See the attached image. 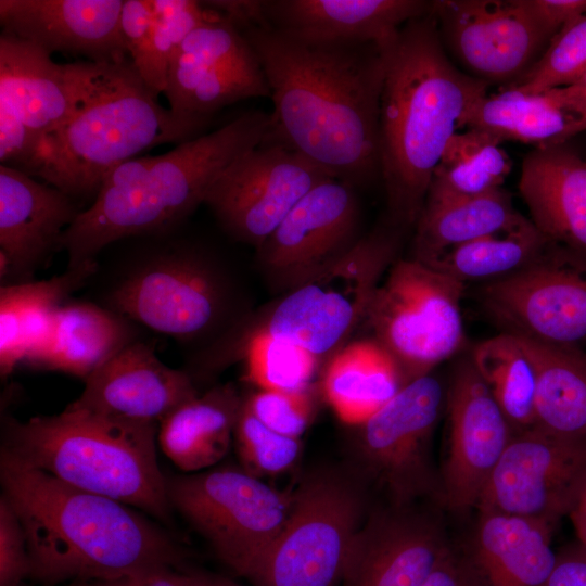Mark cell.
Instances as JSON below:
<instances>
[{"mask_svg": "<svg viewBox=\"0 0 586 586\" xmlns=\"http://www.w3.org/2000/svg\"><path fill=\"white\" fill-rule=\"evenodd\" d=\"M244 359L245 378L259 390L298 392L310 388L323 366L310 353L285 340L255 334L232 342L200 360L199 374L211 373Z\"/></svg>", "mask_w": 586, "mask_h": 586, "instance_id": "35", "label": "cell"}, {"mask_svg": "<svg viewBox=\"0 0 586 586\" xmlns=\"http://www.w3.org/2000/svg\"><path fill=\"white\" fill-rule=\"evenodd\" d=\"M470 359L512 431L534 426L536 375L519 337L501 332L477 344Z\"/></svg>", "mask_w": 586, "mask_h": 586, "instance_id": "36", "label": "cell"}, {"mask_svg": "<svg viewBox=\"0 0 586 586\" xmlns=\"http://www.w3.org/2000/svg\"><path fill=\"white\" fill-rule=\"evenodd\" d=\"M402 231L386 221L361 237L331 267L279 295L266 313L242 317L219 347L267 334L298 345L324 366L362 324L378 284L396 260Z\"/></svg>", "mask_w": 586, "mask_h": 586, "instance_id": "8", "label": "cell"}, {"mask_svg": "<svg viewBox=\"0 0 586 586\" xmlns=\"http://www.w3.org/2000/svg\"><path fill=\"white\" fill-rule=\"evenodd\" d=\"M177 511L234 575H255L280 536L290 511L284 494L242 468L218 467L165 475Z\"/></svg>", "mask_w": 586, "mask_h": 586, "instance_id": "10", "label": "cell"}, {"mask_svg": "<svg viewBox=\"0 0 586 586\" xmlns=\"http://www.w3.org/2000/svg\"><path fill=\"white\" fill-rule=\"evenodd\" d=\"M97 260L67 268L49 280L0 289V372L5 378L46 345L54 317L68 296L98 271Z\"/></svg>", "mask_w": 586, "mask_h": 586, "instance_id": "28", "label": "cell"}, {"mask_svg": "<svg viewBox=\"0 0 586 586\" xmlns=\"http://www.w3.org/2000/svg\"><path fill=\"white\" fill-rule=\"evenodd\" d=\"M527 220L502 188L473 198L425 201L415 225L411 258L426 265L456 246L512 230Z\"/></svg>", "mask_w": 586, "mask_h": 586, "instance_id": "32", "label": "cell"}, {"mask_svg": "<svg viewBox=\"0 0 586 586\" xmlns=\"http://www.w3.org/2000/svg\"><path fill=\"white\" fill-rule=\"evenodd\" d=\"M80 212L60 189L0 165L1 285L33 281Z\"/></svg>", "mask_w": 586, "mask_h": 586, "instance_id": "21", "label": "cell"}, {"mask_svg": "<svg viewBox=\"0 0 586 586\" xmlns=\"http://www.w3.org/2000/svg\"><path fill=\"white\" fill-rule=\"evenodd\" d=\"M564 88H566L571 93L586 99V72L573 85Z\"/></svg>", "mask_w": 586, "mask_h": 586, "instance_id": "52", "label": "cell"}, {"mask_svg": "<svg viewBox=\"0 0 586 586\" xmlns=\"http://www.w3.org/2000/svg\"><path fill=\"white\" fill-rule=\"evenodd\" d=\"M524 4L550 38L570 21L586 14V0H524Z\"/></svg>", "mask_w": 586, "mask_h": 586, "instance_id": "47", "label": "cell"}, {"mask_svg": "<svg viewBox=\"0 0 586 586\" xmlns=\"http://www.w3.org/2000/svg\"><path fill=\"white\" fill-rule=\"evenodd\" d=\"M168 233L151 235L122 263L102 306L177 342L212 346L243 317L230 276L213 255Z\"/></svg>", "mask_w": 586, "mask_h": 586, "instance_id": "7", "label": "cell"}, {"mask_svg": "<svg viewBox=\"0 0 586 586\" xmlns=\"http://www.w3.org/2000/svg\"><path fill=\"white\" fill-rule=\"evenodd\" d=\"M479 295L502 332L586 349V254L550 242L522 269L485 282Z\"/></svg>", "mask_w": 586, "mask_h": 586, "instance_id": "13", "label": "cell"}, {"mask_svg": "<svg viewBox=\"0 0 586 586\" xmlns=\"http://www.w3.org/2000/svg\"><path fill=\"white\" fill-rule=\"evenodd\" d=\"M114 586H190L188 570L161 566L111 581Z\"/></svg>", "mask_w": 586, "mask_h": 586, "instance_id": "49", "label": "cell"}, {"mask_svg": "<svg viewBox=\"0 0 586 586\" xmlns=\"http://www.w3.org/2000/svg\"><path fill=\"white\" fill-rule=\"evenodd\" d=\"M585 72L586 14L566 23L527 72L509 86L531 91L564 88Z\"/></svg>", "mask_w": 586, "mask_h": 586, "instance_id": "39", "label": "cell"}, {"mask_svg": "<svg viewBox=\"0 0 586 586\" xmlns=\"http://www.w3.org/2000/svg\"><path fill=\"white\" fill-rule=\"evenodd\" d=\"M446 409L449 435L440 472L442 504L462 512L476 508L513 431L470 357L454 370Z\"/></svg>", "mask_w": 586, "mask_h": 586, "instance_id": "18", "label": "cell"}, {"mask_svg": "<svg viewBox=\"0 0 586 586\" xmlns=\"http://www.w3.org/2000/svg\"><path fill=\"white\" fill-rule=\"evenodd\" d=\"M468 547L489 586H540L556 560L552 522L479 512Z\"/></svg>", "mask_w": 586, "mask_h": 586, "instance_id": "29", "label": "cell"}, {"mask_svg": "<svg viewBox=\"0 0 586 586\" xmlns=\"http://www.w3.org/2000/svg\"><path fill=\"white\" fill-rule=\"evenodd\" d=\"M0 483L26 535L30 579L43 586L184 570L183 548L128 505L68 485L3 449Z\"/></svg>", "mask_w": 586, "mask_h": 586, "instance_id": "2", "label": "cell"}, {"mask_svg": "<svg viewBox=\"0 0 586 586\" xmlns=\"http://www.w3.org/2000/svg\"><path fill=\"white\" fill-rule=\"evenodd\" d=\"M233 438L242 469L257 477L278 475L292 469L302 453L300 438L266 426L249 410L244 398Z\"/></svg>", "mask_w": 586, "mask_h": 586, "instance_id": "40", "label": "cell"}, {"mask_svg": "<svg viewBox=\"0 0 586 586\" xmlns=\"http://www.w3.org/2000/svg\"><path fill=\"white\" fill-rule=\"evenodd\" d=\"M571 513L586 514V477L578 494L575 507Z\"/></svg>", "mask_w": 586, "mask_h": 586, "instance_id": "53", "label": "cell"}, {"mask_svg": "<svg viewBox=\"0 0 586 586\" xmlns=\"http://www.w3.org/2000/svg\"><path fill=\"white\" fill-rule=\"evenodd\" d=\"M370 488L347 463L306 472L290 493L284 527L253 586H340Z\"/></svg>", "mask_w": 586, "mask_h": 586, "instance_id": "9", "label": "cell"}, {"mask_svg": "<svg viewBox=\"0 0 586 586\" xmlns=\"http://www.w3.org/2000/svg\"><path fill=\"white\" fill-rule=\"evenodd\" d=\"M188 572L190 575V586H217L213 574L189 570Z\"/></svg>", "mask_w": 586, "mask_h": 586, "instance_id": "50", "label": "cell"}, {"mask_svg": "<svg viewBox=\"0 0 586 586\" xmlns=\"http://www.w3.org/2000/svg\"><path fill=\"white\" fill-rule=\"evenodd\" d=\"M157 423L69 406L59 415L2 420L1 449L74 487L169 522L171 507L156 455Z\"/></svg>", "mask_w": 586, "mask_h": 586, "instance_id": "6", "label": "cell"}, {"mask_svg": "<svg viewBox=\"0 0 586 586\" xmlns=\"http://www.w3.org/2000/svg\"><path fill=\"white\" fill-rule=\"evenodd\" d=\"M242 404L230 383L182 403L158 423L162 451L187 473L215 466L230 448Z\"/></svg>", "mask_w": 586, "mask_h": 586, "instance_id": "30", "label": "cell"}, {"mask_svg": "<svg viewBox=\"0 0 586 586\" xmlns=\"http://www.w3.org/2000/svg\"><path fill=\"white\" fill-rule=\"evenodd\" d=\"M120 30L129 58L140 77L155 93L165 92L167 78L157 63L152 0H124Z\"/></svg>", "mask_w": 586, "mask_h": 586, "instance_id": "41", "label": "cell"}, {"mask_svg": "<svg viewBox=\"0 0 586 586\" xmlns=\"http://www.w3.org/2000/svg\"><path fill=\"white\" fill-rule=\"evenodd\" d=\"M155 12V50L161 72L167 78L171 59L184 38L211 13L193 0H152Z\"/></svg>", "mask_w": 586, "mask_h": 586, "instance_id": "43", "label": "cell"}, {"mask_svg": "<svg viewBox=\"0 0 586 586\" xmlns=\"http://www.w3.org/2000/svg\"><path fill=\"white\" fill-rule=\"evenodd\" d=\"M30 559L22 523L0 497V586H22L30 579Z\"/></svg>", "mask_w": 586, "mask_h": 586, "instance_id": "44", "label": "cell"}, {"mask_svg": "<svg viewBox=\"0 0 586 586\" xmlns=\"http://www.w3.org/2000/svg\"><path fill=\"white\" fill-rule=\"evenodd\" d=\"M518 337L536 375L534 426L586 438V349Z\"/></svg>", "mask_w": 586, "mask_h": 586, "instance_id": "33", "label": "cell"}, {"mask_svg": "<svg viewBox=\"0 0 586 586\" xmlns=\"http://www.w3.org/2000/svg\"><path fill=\"white\" fill-rule=\"evenodd\" d=\"M327 178L332 177L294 150L265 139L224 171L204 203L229 237L257 249Z\"/></svg>", "mask_w": 586, "mask_h": 586, "instance_id": "15", "label": "cell"}, {"mask_svg": "<svg viewBox=\"0 0 586 586\" xmlns=\"http://www.w3.org/2000/svg\"><path fill=\"white\" fill-rule=\"evenodd\" d=\"M550 242L528 219L512 230L456 246L437 256L426 266L463 283L488 282L522 269L532 263Z\"/></svg>", "mask_w": 586, "mask_h": 586, "instance_id": "37", "label": "cell"}, {"mask_svg": "<svg viewBox=\"0 0 586 586\" xmlns=\"http://www.w3.org/2000/svg\"><path fill=\"white\" fill-rule=\"evenodd\" d=\"M40 140L15 110L0 99V163L25 174L30 169Z\"/></svg>", "mask_w": 586, "mask_h": 586, "instance_id": "45", "label": "cell"}, {"mask_svg": "<svg viewBox=\"0 0 586 586\" xmlns=\"http://www.w3.org/2000/svg\"><path fill=\"white\" fill-rule=\"evenodd\" d=\"M586 477V438L537 426L513 432L476 505L557 523L570 514Z\"/></svg>", "mask_w": 586, "mask_h": 586, "instance_id": "14", "label": "cell"}, {"mask_svg": "<svg viewBox=\"0 0 586 586\" xmlns=\"http://www.w3.org/2000/svg\"><path fill=\"white\" fill-rule=\"evenodd\" d=\"M69 407L135 422L160 423L182 403L199 395L186 370L164 365L151 345L137 340L85 381Z\"/></svg>", "mask_w": 586, "mask_h": 586, "instance_id": "22", "label": "cell"}, {"mask_svg": "<svg viewBox=\"0 0 586 586\" xmlns=\"http://www.w3.org/2000/svg\"><path fill=\"white\" fill-rule=\"evenodd\" d=\"M405 384L394 358L371 337L349 341L322 368L323 396L348 425L365 421Z\"/></svg>", "mask_w": 586, "mask_h": 586, "instance_id": "31", "label": "cell"}, {"mask_svg": "<svg viewBox=\"0 0 586 586\" xmlns=\"http://www.w3.org/2000/svg\"><path fill=\"white\" fill-rule=\"evenodd\" d=\"M540 586H586V546L577 542L557 552Z\"/></svg>", "mask_w": 586, "mask_h": 586, "instance_id": "48", "label": "cell"}, {"mask_svg": "<svg viewBox=\"0 0 586 586\" xmlns=\"http://www.w3.org/2000/svg\"><path fill=\"white\" fill-rule=\"evenodd\" d=\"M449 544L442 521L416 504L370 508L340 586H423Z\"/></svg>", "mask_w": 586, "mask_h": 586, "instance_id": "19", "label": "cell"}, {"mask_svg": "<svg viewBox=\"0 0 586 586\" xmlns=\"http://www.w3.org/2000/svg\"><path fill=\"white\" fill-rule=\"evenodd\" d=\"M164 93L174 112L206 117L244 99L270 97L264 75L205 67L178 59L170 62Z\"/></svg>", "mask_w": 586, "mask_h": 586, "instance_id": "38", "label": "cell"}, {"mask_svg": "<svg viewBox=\"0 0 586 586\" xmlns=\"http://www.w3.org/2000/svg\"><path fill=\"white\" fill-rule=\"evenodd\" d=\"M137 340L133 321L92 302L67 300L54 317L46 345L25 365L85 381Z\"/></svg>", "mask_w": 586, "mask_h": 586, "instance_id": "27", "label": "cell"}, {"mask_svg": "<svg viewBox=\"0 0 586 586\" xmlns=\"http://www.w3.org/2000/svg\"><path fill=\"white\" fill-rule=\"evenodd\" d=\"M500 144L479 129L456 132L433 170L425 201L473 198L502 188L512 162Z\"/></svg>", "mask_w": 586, "mask_h": 586, "instance_id": "34", "label": "cell"}, {"mask_svg": "<svg viewBox=\"0 0 586 586\" xmlns=\"http://www.w3.org/2000/svg\"><path fill=\"white\" fill-rule=\"evenodd\" d=\"M432 8L433 1L423 0H260L263 21L270 27L321 44H386Z\"/></svg>", "mask_w": 586, "mask_h": 586, "instance_id": "23", "label": "cell"}, {"mask_svg": "<svg viewBox=\"0 0 586 586\" xmlns=\"http://www.w3.org/2000/svg\"><path fill=\"white\" fill-rule=\"evenodd\" d=\"M237 28L259 63L273 104L266 139L353 187L380 177L387 43H310L263 20Z\"/></svg>", "mask_w": 586, "mask_h": 586, "instance_id": "1", "label": "cell"}, {"mask_svg": "<svg viewBox=\"0 0 586 586\" xmlns=\"http://www.w3.org/2000/svg\"><path fill=\"white\" fill-rule=\"evenodd\" d=\"M464 289L462 281L413 258L395 260L378 284L361 326L394 358L407 383L463 346Z\"/></svg>", "mask_w": 586, "mask_h": 586, "instance_id": "12", "label": "cell"}, {"mask_svg": "<svg viewBox=\"0 0 586 586\" xmlns=\"http://www.w3.org/2000/svg\"><path fill=\"white\" fill-rule=\"evenodd\" d=\"M432 13L446 52L487 85L515 82L551 39L524 0H437Z\"/></svg>", "mask_w": 586, "mask_h": 586, "instance_id": "17", "label": "cell"}, {"mask_svg": "<svg viewBox=\"0 0 586 586\" xmlns=\"http://www.w3.org/2000/svg\"><path fill=\"white\" fill-rule=\"evenodd\" d=\"M354 187L327 178L308 191L256 249L267 284L279 295L342 258L360 238Z\"/></svg>", "mask_w": 586, "mask_h": 586, "instance_id": "16", "label": "cell"}, {"mask_svg": "<svg viewBox=\"0 0 586 586\" xmlns=\"http://www.w3.org/2000/svg\"><path fill=\"white\" fill-rule=\"evenodd\" d=\"M570 518L574 525L578 542L586 546V514L571 513Z\"/></svg>", "mask_w": 586, "mask_h": 586, "instance_id": "51", "label": "cell"}, {"mask_svg": "<svg viewBox=\"0 0 586 586\" xmlns=\"http://www.w3.org/2000/svg\"><path fill=\"white\" fill-rule=\"evenodd\" d=\"M385 63L380 177L387 221L404 231L415 227L434 168L488 85L450 61L432 12L399 29L385 46Z\"/></svg>", "mask_w": 586, "mask_h": 586, "instance_id": "3", "label": "cell"}, {"mask_svg": "<svg viewBox=\"0 0 586 586\" xmlns=\"http://www.w3.org/2000/svg\"><path fill=\"white\" fill-rule=\"evenodd\" d=\"M78 586H114L111 581L103 582H78Z\"/></svg>", "mask_w": 586, "mask_h": 586, "instance_id": "55", "label": "cell"}, {"mask_svg": "<svg viewBox=\"0 0 586 586\" xmlns=\"http://www.w3.org/2000/svg\"><path fill=\"white\" fill-rule=\"evenodd\" d=\"M76 102L69 117L39 142L27 175L73 200L95 199L118 165L156 145L202 135L212 117L163 107L131 60L74 62Z\"/></svg>", "mask_w": 586, "mask_h": 586, "instance_id": "5", "label": "cell"}, {"mask_svg": "<svg viewBox=\"0 0 586 586\" xmlns=\"http://www.w3.org/2000/svg\"><path fill=\"white\" fill-rule=\"evenodd\" d=\"M214 575V579L217 584V586H243L242 584H239L237 583L235 581L229 578V577H225V576H220V575Z\"/></svg>", "mask_w": 586, "mask_h": 586, "instance_id": "54", "label": "cell"}, {"mask_svg": "<svg viewBox=\"0 0 586 586\" xmlns=\"http://www.w3.org/2000/svg\"><path fill=\"white\" fill-rule=\"evenodd\" d=\"M446 391L432 372L419 377L365 421L353 425L347 464L369 488L384 494L387 505L403 507L422 499L442 502L432 441L446 406Z\"/></svg>", "mask_w": 586, "mask_h": 586, "instance_id": "11", "label": "cell"}, {"mask_svg": "<svg viewBox=\"0 0 586 586\" xmlns=\"http://www.w3.org/2000/svg\"><path fill=\"white\" fill-rule=\"evenodd\" d=\"M462 127L482 130L500 143L517 141L535 149L565 144L586 130V99L566 88L531 91L505 86L481 99Z\"/></svg>", "mask_w": 586, "mask_h": 586, "instance_id": "24", "label": "cell"}, {"mask_svg": "<svg viewBox=\"0 0 586 586\" xmlns=\"http://www.w3.org/2000/svg\"><path fill=\"white\" fill-rule=\"evenodd\" d=\"M249 410L269 429L301 438L315 416L310 388L298 392L258 390L244 398Z\"/></svg>", "mask_w": 586, "mask_h": 586, "instance_id": "42", "label": "cell"}, {"mask_svg": "<svg viewBox=\"0 0 586 586\" xmlns=\"http://www.w3.org/2000/svg\"><path fill=\"white\" fill-rule=\"evenodd\" d=\"M123 0H0L2 34L49 54L98 64L130 60L120 30Z\"/></svg>", "mask_w": 586, "mask_h": 586, "instance_id": "20", "label": "cell"}, {"mask_svg": "<svg viewBox=\"0 0 586 586\" xmlns=\"http://www.w3.org/2000/svg\"><path fill=\"white\" fill-rule=\"evenodd\" d=\"M519 191L539 232L586 254V160L566 143L534 149L523 161Z\"/></svg>", "mask_w": 586, "mask_h": 586, "instance_id": "25", "label": "cell"}, {"mask_svg": "<svg viewBox=\"0 0 586 586\" xmlns=\"http://www.w3.org/2000/svg\"><path fill=\"white\" fill-rule=\"evenodd\" d=\"M423 586H489L469 548L447 547Z\"/></svg>", "mask_w": 586, "mask_h": 586, "instance_id": "46", "label": "cell"}, {"mask_svg": "<svg viewBox=\"0 0 586 586\" xmlns=\"http://www.w3.org/2000/svg\"><path fill=\"white\" fill-rule=\"evenodd\" d=\"M269 127L270 113L245 112L165 154L118 165L61 237L67 268L97 260L118 240L174 231L204 203L224 171L266 139Z\"/></svg>", "mask_w": 586, "mask_h": 586, "instance_id": "4", "label": "cell"}, {"mask_svg": "<svg viewBox=\"0 0 586 586\" xmlns=\"http://www.w3.org/2000/svg\"><path fill=\"white\" fill-rule=\"evenodd\" d=\"M0 99L41 140L73 112L76 102L73 64L55 63L42 49L1 33Z\"/></svg>", "mask_w": 586, "mask_h": 586, "instance_id": "26", "label": "cell"}, {"mask_svg": "<svg viewBox=\"0 0 586 586\" xmlns=\"http://www.w3.org/2000/svg\"><path fill=\"white\" fill-rule=\"evenodd\" d=\"M66 586H78V582L69 583V584L66 585Z\"/></svg>", "mask_w": 586, "mask_h": 586, "instance_id": "56", "label": "cell"}]
</instances>
